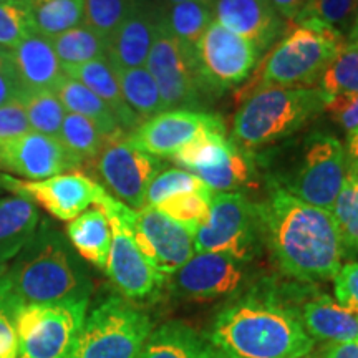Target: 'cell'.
Returning a JSON list of instances; mask_svg holds the SVG:
<instances>
[{
	"label": "cell",
	"mask_w": 358,
	"mask_h": 358,
	"mask_svg": "<svg viewBox=\"0 0 358 358\" xmlns=\"http://www.w3.org/2000/svg\"><path fill=\"white\" fill-rule=\"evenodd\" d=\"M257 208L264 243L285 275L301 282L337 275L345 250L332 213L303 203L275 182Z\"/></svg>",
	"instance_id": "1"
},
{
	"label": "cell",
	"mask_w": 358,
	"mask_h": 358,
	"mask_svg": "<svg viewBox=\"0 0 358 358\" xmlns=\"http://www.w3.org/2000/svg\"><path fill=\"white\" fill-rule=\"evenodd\" d=\"M208 337L229 358H302L315 347L299 307L271 284L237 295L217 313Z\"/></svg>",
	"instance_id": "2"
},
{
	"label": "cell",
	"mask_w": 358,
	"mask_h": 358,
	"mask_svg": "<svg viewBox=\"0 0 358 358\" xmlns=\"http://www.w3.org/2000/svg\"><path fill=\"white\" fill-rule=\"evenodd\" d=\"M0 282L15 310L42 303L90 301L93 290L87 268L69 239L47 222L35 229Z\"/></svg>",
	"instance_id": "3"
},
{
	"label": "cell",
	"mask_w": 358,
	"mask_h": 358,
	"mask_svg": "<svg viewBox=\"0 0 358 358\" xmlns=\"http://www.w3.org/2000/svg\"><path fill=\"white\" fill-rule=\"evenodd\" d=\"M329 98L319 87L256 90L236 111L231 140L244 150L284 140L324 113Z\"/></svg>",
	"instance_id": "4"
},
{
	"label": "cell",
	"mask_w": 358,
	"mask_h": 358,
	"mask_svg": "<svg viewBox=\"0 0 358 358\" xmlns=\"http://www.w3.org/2000/svg\"><path fill=\"white\" fill-rule=\"evenodd\" d=\"M294 24V29L275 43L264 60L256 90L313 87L319 83L332 58L347 43L340 30L313 17L295 20Z\"/></svg>",
	"instance_id": "5"
},
{
	"label": "cell",
	"mask_w": 358,
	"mask_h": 358,
	"mask_svg": "<svg viewBox=\"0 0 358 358\" xmlns=\"http://www.w3.org/2000/svg\"><path fill=\"white\" fill-rule=\"evenodd\" d=\"M153 332L150 317L120 295L87 313L73 358H140Z\"/></svg>",
	"instance_id": "6"
},
{
	"label": "cell",
	"mask_w": 358,
	"mask_h": 358,
	"mask_svg": "<svg viewBox=\"0 0 358 358\" xmlns=\"http://www.w3.org/2000/svg\"><path fill=\"white\" fill-rule=\"evenodd\" d=\"M96 208L118 217L148 262L168 279L196 254L191 232L159 209L145 206L140 211H133L106 191L98 199Z\"/></svg>",
	"instance_id": "7"
},
{
	"label": "cell",
	"mask_w": 358,
	"mask_h": 358,
	"mask_svg": "<svg viewBox=\"0 0 358 358\" xmlns=\"http://www.w3.org/2000/svg\"><path fill=\"white\" fill-rule=\"evenodd\" d=\"M192 241L196 252H226L252 262L264 243L257 204L243 192H213L209 216Z\"/></svg>",
	"instance_id": "8"
},
{
	"label": "cell",
	"mask_w": 358,
	"mask_h": 358,
	"mask_svg": "<svg viewBox=\"0 0 358 358\" xmlns=\"http://www.w3.org/2000/svg\"><path fill=\"white\" fill-rule=\"evenodd\" d=\"M88 301L27 306L15 312L17 358H73Z\"/></svg>",
	"instance_id": "9"
},
{
	"label": "cell",
	"mask_w": 358,
	"mask_h": 358,
	"mask_svg": "<svg viewBox=\"0 0 358 358\" xmlns=\"http://www.w3.org/2000/svg\"><path fill=\"white\" fill-rule=\"evenodd\" d=\"M347 179L345 146L334 134L315 131L303 140L297 166L275 185L303 203L332 213Z\"/></svg>",
	"instance_id": "10"
},
{
	"label": "cell",
	"mask_w": 358,
	"mask_h": 358,
	"mask_svg": "<svg viewBox=\"0 0 358 358\" xmlns=\"http://www.w3.org/2000/svg\"><path fill=\"white\" fill-rule=\"evenodd\" d=\"M145 66L158 85L164 110H201L211 98L201 78L196 47L171 37L161 24Z\"/></svg>",
	"instance_id": "11"
},
{
	"label": "cell",
	"mask_w": 358,
	"mask_h": 358,
	"mask_svg": "<svg viewBox=\"0 0 358 358\" xmlns=\"http://www.w3.org/2000/svg\"><path fill=\"white\" fill-rule=\"evenodd\" d=\"M90 164L95 166L103 189L133 211L145 208L148 185L163 169L158 158L134 148L124 131L106 136Z\"/></svg>",
	"instance_id": "12"
},
{
	"label": "cell",
	"mask_w": 358,
	"mask_h": 358,
	"mask_svg": "<svg viewBox=\"0 0 358 358\" xmlns=\"http://www.w3.org/2000/svg\"><path fill=\"white\" fill-rule=\"evenodd\" d=\"M261 53L249 42L213 20L196 45V60L209 96L245 82L256 69Z\"/></svg>",
	"instance_id": "13"
},
{
	"label": "cell",
	"mask_w": 358,
	"mask_h": 358,
	"mask_svg": "<svg viewBox=\"0 0 358 358\" xmlns=\"http://www.w3.org/2000/svg\"><path fill=\"white\" fill-rule=\"evenodd\" d=\"M250 264L226 252H196L169 275V287L178 297L192 301L237 297L252 277Z\"/></svg>",
	"instance_id": "14"
},
{
	"label": "cell",
	"mask_w": 358,
	"mask_h": 358,
	"mask_svg": "<svg viewBox=\"0 0 358 358\" xmlns=\"http://www.w3.org/2000/svg\"><path fill=\"white\" fill-rule=\"evenodd\" d=\"M206 133H227L221 116L203 110H164L128 133L134 148L155 158H171L178 150Z\"/></svg>",
	"instance_id": "15"
},
{
	"label": "cell",
	"mask_w": 358,
	"mask_h": 358,
	"mask_svg": "<svg viewBox=\"0 0 358 358\" xmlns=\"http://www.w3.org/2000/svg\"><path fill=\"white\" fill-rule=\"evenodd\" d=\"M0 187L32 201L34 204L37 203L58 221L69 222L88 211L92 204L96 206L105 192L100 182L78 171L58 174L40 181H20L0 173Z\"/></svg>",
	"instance_id": "16"
},
{
	"label": "cell",
	"mask_w": 358,
	"mask_h": 358,
	"mask_svg": "<svg viewBox=\"0 0 358 358\" xmlns=\"http://www.w3.org/2000/svg\"><path fill=\"white\" fill-rule=\"evenodd\" d=\"M111 226V248L106 274L127 301H146L163 289L168 277L148 262L134 244L127 226L113 214H106Z\"/></svg>",
	"instance_id": "17"
},
{
	"label": "cell",
	"mask_w": 358,
	"mask_h": 358,
	"mask_svg": "<svg viewBox=\"0 0 358 358\" xmlns=\"http://www.w3.org/2000/svg\"><path fill=\"white\" fill-rule=\"evenodd\" d=\"M83 164L66 151L58 138L29 131L0 146V171L40 181L70 173Z\"/></svg>",
	"instance_id": "18"
},
{
	"label": "cell",
	"mask_w": 358,
	"mask_h": 358,
	"mask_svg": "<svg viewBox=\"0 0 358 358\" xmlns=\"http://www.w3.org/2000/svg\"><path fill=\"white\" fill-rule=\"evenodd\" d=\"M211 10L214 20L248 38L261 55L287 32L271 0H214Z\"/></svg>",
	"instance_id": "19"
},
{
	"label": "cell",
	"mask_w": 358,
	"mask_h": 358,
	"mask_svg": "<svg viewBox=\"0 0 358 358\" xmlns=\"http://www.w3.org/2000/svg\"><path fill=\"white\" fill-rule=\"evenodd\" d=\"M158 0L134 3L133 10L106 43V60L111 69H138L145 66L158 34Z\"/></svg>",
	"instance_id": "20"
},
{
	"label": "cell",
	"mask_w": 358,
	"mask_h": 358,
	"mask_svg": "<svg viewBox=\"0 0 358 358\" xmlns=\"http://www.w3.org/2000/svg\"><path fill=\"white\" fill-rule=\"evenodd\" d=\"M10 75L22 93L55 92L66 77L50 38L40 34L29 35L12 48Z\"/></svg>",
	"instance_id": "21"
},
{
	"label": "cell",
	"mask_w": 358,
	"mask_h": 358,
	"mask_svg": "<svg viewBox=\"0 0 358 358\" xmlns=\"http://www.w3.org/2000/svg\"><path fill=\"white\" fill-rule=\"evenodd\" d=\"M303 329L313 340L325 343L358 338V308L342 306L330 295H315L299 307Z\"/></svg>",
	"instance_id": "22"
},
{
	"label": "cell",
	"mask_w": 358,
	"mask_h": 358,
	"mask_svg": "<svg viewBox=\"0 0 358 358\" xmlns=\"http://www.w3.org/2000/svg\"><path fill=\"white\" fill-rule=\"evenodd\" d=\"M140 358H229L208 334H201L185 322L173 320L153 330Z\"/></svg>",
	"instance_id": "23"
},
{
	"label": "cell",
	"mask_w": 358,
	"mask_h": 358,
	"mask_svg": "<svg viewBox=\"0 0 358 358\" xmlns=\"http://www.w3.org/2000/svg\"><path fill=\"white\" fill-rule=\"evenodd\" d=\"M64 71L66 77L85 85L110 106V110L118 120L120 128L124 133H131L133 129L140 127V118L133 113V110L124 101L115 71L106 58L92 60L88 64L77 66H64Z\"/></svg>",
	"instance_id": "24"
},
{
	"label": "cell",
	"mask_w": 358,
	"mask_h": 358,
	"mask_svg": "<svg viewBox=\"0 0 358 358\" xmlns=\"http://www.w3.org/2000/svg\"><path fill=\"white\" fill-rule=\"evenodd\" d=\"M66 239L80 257L105 271L111 248V226L101 209H88L70 221Z\"/></svg>",
	"instance_id": "25"
},
{
	"label": "cell",
	"mask_w": 358,
	"mask_h": 358,
	"mask_svg": "<svg viewBox=\"0 0 358 358\" xmlns=\"http://www.w3.org/2000/svg\"><path fill=\"white\" fill-rule=\"evenodd\" d=\"M55 93L66 113L85 116L90 122L95 123L105 136L123 131L110 106L77 80L65 77L64 82L58 85Z\"/></svg>",
	"instance_id": "26"
},
{
	"label": "cell",
	"mask_w": 358,
	"mask_h": 358,
	"mask_svg": "<svg viewBox=\"0 0 358 358\" xmlns=\"http://www.w3.org/2000/svg\"><path fill=\"white\" fill-rule=\"evenodd\" d=\"M158 6L159 24L164 32L189 47L198 45L199 38L214 20L211 6L203 2H181L164 6L158 0Z\"/></svg>",
	"instance_id": "27"
},
{
	"label": "cell",
	"mask_w": 358,
	"mask_h": 358,
	"mask_svg": "<svg viewBox=\"0 0 358 358\" xmlns=\"http://www.w3.org/2000/svg\"><path fill=\"white\" fill-rule=\"evenodd\" d=\"M116 80H118L122 95L133 113L146 122L151 116L164 111L163 98L159 95L158 85L148 71L146 66L138 69H113Z\"/></svg>",
	"instance_id": "28"
},
{
	"label": "cell",
	"mask_w": 358,
	"mask_h": 358,
	"mask_svg": "<svg viewBox=\"0 0 358 358\" xmlns=\"http://www.w3.org/2000/svg\"><path fill=\"white\" fill-rule=\"evenodd\" d=\"M35 34L53 38L83 25V0H29Z\"/></svg>",
	"instance_id": "29"
},
{
	"label": "cell",
	"mask_w": 358,
	"mask_h": 358,
	"mask_svg": "<svg viewBox=\"0 0 358 358\" xmlns=\"http://www.w3.org/2000/svg\"><path fill=\"white\" fill-rule=\"evenodd\" d=\"M213 192H234L237 187L248 186L254 179V163L244 148L237 146L224 158L217 166L201 169L194 173Z\"/></svg>",
	"instance_id": "30"
},
{
	"label": "cell",
	"mask_w": 358,
	"mask_h": 358,
	"mask_svg": "<svg viewBox=\"0 0 358 358\" xmlns=\"http://www.w3.org/2000/svg\"><path fill=\"white\" fill-rule=\"evenodd\" d=\"M50 42L62 66H77L106 58V42L85 25L66 30L50 38Z\"/></svg>",
	"instance_id": "31"
},
{
	"label": "cell",
	"mask_w": 358,
	"mask_h": 358,
	"mask_svg": "<svg viewBox=\"0 0 358 358\" xmlns=\"http://www.w3.org/2000/svg\"><path fill=\"white\" fill-rule=\"evenodd\" d=\"M105 138L106 136L95 123L75 113L65 115L60 134H58V140L66 148V151L73 155L82 164H90L96 158Z\"/></svg>",
	"instance_id": "32"
},
{
	"label": "cell",
	"mask_w": 358,
	"mask_h": 358,
	"mask_svg": "<svg viewBox=\"0 0 358 358\" xmlns=\"http://www.w3.org/2000/svg\"><path fill=\"white\" fill-rule=\"evenodd\" d=\"M19 101L24 106L32 131L58 138L66 111L55 92L22 93Z\"/></svg>",
	"instance_id": "33"
},
{
	"label": "cell",
	"mask_w": 358,
	"mask_h": 358,
	"mask_svg": "<svg viewBox=\"0 0 358 358\" xmlns=\"http://www.w3.org/2000/svg\"><path fill=\"white\" fill-rule=\"evenodd\" d=\"M319 88L329 96L358 93V43L340 48L319 78Z\"/></svg>",
	"instance_id": "34"
},
{
	"label": "cell",
	"mask_w": 358,
	"mask_h": 358,
	"mask_svg": "<svg viewBox=\"0 0 358 358\" xmlns=\"http://www.w3.org/2000/svg\"><path fill=\"white\" fill-rule=\"evenodd\" d=\"M38 224L40 216L32 201L20 196L0 199V243L29 239Z\"/></svg>",
	"instance_id": "35"
},
{
	"label": "cell",
	"mask_w": 358,
	"mask_h": 358,
	"mask_svg": "<svg viewBox=\"0 0 358 358\" xmlns=\"http://www.w3.org/2000/svg\"><path fill=\"white\" fill-rule=\"evenodd\" d=\"M213 191H196L182 192V194L171 196L163 203L156 206L161 213L166 214L169 219L181 224L187 231L194 232L209 216V203H211Z\"/></svg>",
	"instance_id": "36"
},
{
	"label": "cell",
	"mask_w": 358,
	"mask_h": 358,
	"mask_svg": "<svg viewBox=\"0 0 358 358\" xmlns=\"http://www.w3.org/2000/svg\"><path fill=\"white\" fill-rule=\"evenodd\" d=\"M133 7L131 0H83V25L108 43Z\"/></svg>",
	"instance_id": "37"
},
{
	"label": "cell",
	"mask_w": 358,
	"mask_h": 358,
	"mask_svg": "<svg viewBox=\"0 0 358 358\" xmlns=\"http://www.w3.org/2000/svg\"><path fill=\"white\" fill-rule=\"evenodd\" d=\"M204 189H209V187L206 186L196 174L186 171V169H161V171L151 179L150 185H148L145 194V206L156 208V206L163 203L164 199L171 198V196Z\"/></svg>",
	"instance_id": "38"
},
{
	"label": "cell",
	"mask_w": 358,
	"mask_h": 358,
	"mask_svg": "<svg viewBox=\"0 0 358 358\" xmlns=\"http://www.w3.org/2000/svg\"><path fill=\"white\" fill-rule=\"evenodd\" d=\"M343 250H358V182L347 178L332 208Z\"/></svg>",
	"instance_id": "39"
},
{
	"label": "cell",
	"mask_w": 358,
	"mask_h": 358,
	"mask_svg": "<svg viewBox=\"0 0 358 358\" xmlns=\"http://www.w3.org/2000/svg\"><path fill=\"white\" fill-rule=\"evenodd\" d=\"M35 34L29 2H13L0 6V45L15 48L22 40Z\"/></svg>",
	"instance_id": "40"
},
{
	"label": "cell",
	"mask_w": 358,
	"mask_h": 358,
	"mask_svg": "<svg viewBox=\"0 0 358 358\" xmlns=\"http://www.w3.org/2000/svg\"><path fill=\"white\" fill-rule=\"evenodd\" d=\"M357 12L358 0H308L306 8L295 20L313 17V19L325 22L342 32L348 29V25L355 19Z\"/></svg>",
	"instance_id": "41"
},
{
	"label": "cell",
	"mask_w": 358,
	"mask_h": 358,
	"mask_svg": "<svg viewBox=\"0 0 358 358\" xmlns=\"http://www.w3.org/2000/svg\"><path fill=\"white\" fill-rule=\"evenodd\" d=\"M15 312L0 282V358H17L19 353V338L13 322Z\"/></svg>",
	"instance_id": "42"
},
{
	"label": "cell",
	"mask_w": 358,
	"mask_h": 358,
	"mask_svg": "<svg viewBox=\"0 0 358 358\" xmlns=\"http://www.w3.org/2000/svg\"><path fill=\"white\" fill-rule=\"evenodd\" d=\"M29 131L32 129L19 100L0 106V146Z\"/></svg>",
	"instance_id": "43"
},
{
	"label": "cell",
	"mask_w": 358,
	"mask_h": 358,
	"mask_svg": "<svg viewBox=\"0 0 358 358\" xmlns=\"http://www.w3.org/2000/svg\"><path fill=\"white\" fill-rule=\"evenodd\" d=\"M325 111H329L334 122H337L347 133L358 131V93L330 96Z\"/></svg>",
	"instance_id": "44"
},
{
	"label": "cell",
	"mask_w": 358,
	"mask_h": 358,
	"mask_svg": "<svg viewBox=\"0 0 358 358\" xmlns=\"http://www.w3.org/2000/svg\"><path fill=\"white\" fill-rule=\"evenodd\" d=\"M334 282L337 302L358 308V264L350 262L340 267Z\"/></svg>",
	"instance_id": "45"
},
{
	"label": "cell",
	"mask_w": 358,
	"mask_h": 358,
	"mask_svg": "<svg viewBox=\"0 0 358 358\" xmlns=\"http://www.w3.org/2000/svg\"><path fill=\"white\" fill-rule=\"evenodd\" d=\"M320 355L324 358H358V338L350 342L327 343Z\"/></svg>",
	"instance_id": "46"
},
{
	"label": "cell",
	"mask_w": 358,
	"mask_h": 358,
	"mask_svg": "<svg viewBox=\"0 0 358 358\" xmlns=\"http://www.w3.org/2000/svg\"><path fill=\"white\" fill-rule=\"evenodd\" d=\"M271 3L285 22H294L306 8L308 0H271Z\"/></svg>",
	"instance_id": "47"
},
{
	"label": "cell",
	"mask_w": 358,
	"mask_h": 358,
	"mask_svg": "<svg viewBox=\"0 0 358 358\" xmlns=\"http://www.w3.org/2000/svg\"><path fill=\"white\" fill-rule=\"evenodd\" d=\"M345 158H347V178L358 182V131L348 133L347 146H345Z\"/></svg>",
	"instance_id": "48"
},
{
	"label": "cell",
	"mask_w": 358,
	"mask_h": 358,
	"mask_svg": "<svg viewBox=\"0 0 358 358\" xmlns=\"http://www.w3.org/2000/svg\"><path fill=\"white\" fill-rule=\"evenodd\" d=\"M22 96V90L19 88L12 75L0 71V106L7 105V103L19 100Z\"/></svg>",
	"instance_id": "49"
},
{
	"label": "cell",
	"mask_w": 358,
	"mask_h": 358,
	"mask_svg": "<svg viewBox=\"0 0 358 358\" xmlns=\"http://www.w3.org/2000/svg\"><path fill=\"white\" fill-rule=\"evenodd\" d=\"M10 64H12V50L0 45V71H6L10 75Z\"/></svg>",
	"instance_id": "50"
},
{
	"label": "cell",
	"mask_w": 358,
	"mask_h": 358,
	"mask_svg": "<svg viewBox=\"0 0 358 358\" xmlns=\"http://www.w3.org/2000/svg\"><path fill=\"white\" fill-rule=\"evenodd\" d=\"M348 42L352 43H358V12L353 19L352 25H350V32H348Z\"/></svg>",
	"instance_id": "51"
},
{
	"label": "cell",
	"mask_w": 358,
	"mask_h": 358,
	"mask_svg": "<svg viewBox=\"0 0 358 358\" xmlns=\"http://www.w3.org/2000/svg\"><path fill=\"white\" fill-rule=\"evenodd\" d=\"M164 6H173V3H181V2H203L208 3V6H213L214 0H161Z\"/></svg>",
	"instance_id": "52"
},
{
	"label": "cell",
	"mask_w": 358,
	"mask_h": 358,
	"mask_svg": "<svg viewBox=\"0 0 358 358\" xmlns=\"http://www.w3.org/2000/svg\"><path fill=\"white\" fill-rule=\"evenodd\" d=\"M13 2H29V0H0V6H3V3H13Z\"/></svg>",
	"instance_id": "53"
},
{
	"label": "cell",
	"mask_w": 358,
	"mask_h": 358,
	"mask_svg": "<svg viewBox=\"0 0 358 358\" xmlns=\"http://www.w3.org/2000/svg\"><path fill=\"white\" fill-rule=\"evenodd\" d=\"M7 268H8V264H0V277L6 274Z\"/></svg>",
	"instance_id": "54"
},
{
	"label": "cell",
	"mask_w": 358,
	"mask_h": 358,
	"mask_svg": "<svg viewBox=\"0 0 358 358\" xmlns=\"http://www.w3.org/2000/svg\"><path fill=\"white\" fill-rule=\"evenodd\" d=\"M302 358H324V357H322L320 353H308V355L302 357Z\"/></svg>",
	"instance_id": "55"
},
{
	"label": "cell",
	"mask_w": 358,
	"mask_h": 358,
	"mask_svg": "<svg viewBox=\"0 0 358 358\" xmlns=\"http://www.w3.org/2000/svg\"><path fill=\"white\" fill-rule=\"evenodd\" d=\"M134 3H145V2H151V0H131Z\"/></svg>",
	"instance_id": "56"
}]
</instances>
